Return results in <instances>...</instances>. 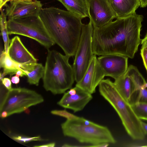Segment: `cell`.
Returning a JSON list of instances; mask_svg holds the SVG:
<instances>
[{
  "instance_id": "obj_1",
  "label": "cell",
  "mask_w": 147,
  "mask_h": 147,
  "mask_svg": "<svg viewBox=\"0 0 147 147\" xmlns=\"http://www.w3.org/2000/svg\"><path fill=\"white\" fill-rule=\"evenodd\" d=\"M143 20L136 13L116 18L106 25L94 28L92 49L94 54H118L133 58L141 42L140 32Z\"/></svg>"
},
{
  "instance_id": "obj_2",
  "label": "cell",
  "mask_w": 147,
  "mask_h": 147,
  "mask_svg": "<svg viewBox=\"0 0 147 147\" xmlns=\"http://www.w3.org/2000/svg\"><path fill=\"white\" fill-rule=\"evenodd\" d=\"M39 16L50 36L65 55L74 56L81 34L82 18L54 7L42 8Z\"/></svg>"
},
{
  "instance_id": "obj_3",
  "label": "cell",
  "mask_w": 147,
  "mask_h": 147,
  "mask_svg": "<svg viewBox=\"0 0 147 147\" xmlns=\"http://www.w3.org/2000/svg\"><path fill=\"white\" fill-rule=\"evenodd\" d=\"M70 57L55 50L48 51L42 78L46 90L59 94L72 88L75 78L73 66L69 62Z\"/></svg>"
},
{
  "instance_id": "obj_4",
  "label": "cell",
  "mask_w": 147,
  "mask_h": 147,
  "mask_svg": "<svg viewBox=\"0 0 147 147\" xmlns=\"http://www.w3.org/2000/svg\"><path fill=\"white\" fill-rule=\"evenodd\" d=\"M100 95L113 107L120 117L127 133L134 140L145 138L141 120L132 109L131 103L120 94L109 79L102 80L98 86Z\"/></svg>"
},
{
  "instance_id": "obj_5",
  "label": "cell",
  "mask_w": 147,
  "mask_h": 147,
  "mask_svg": "<svg viewBox=\"0 0 147 147\" xmlns=\"http://www.w3.org/2000/svg\"><path fill=\"white\" fill-rule=\"evenodd\" d=\"M64 135L74 138L80 143L96 147L99 144H115L116 141L106 126L95 123L83 117L67 119L61 124Z\"/></svg>"
},
{
  "instance_id": "obj_6",
  "label": "cell",
  "mask_w": 147,
  "mask_h": 147,
  "mask_svg": "<svg viewBox=\"0 0 147 147\" xmlns=\"http://www.w3.org/2000/svg\"><path fill=\"white\" fill-rule=\"evenodd\" d=\"M9 34L26 36L37 41L48 49L55 43L49 34L39 16L8 20Z\"/></svg>"
},
{
  "instance_id": "obj_7",
  "label": "cell",
  "mask_w": 147,
  "mask_h": 147,
  "mask_svg": "<svg viewBox=\"0 0 147 147\" xmlns=\"http://www.w3.org/2000/svg\"><path fill=\"white\" fill-rule=\"evenodd\" d=\"M44 101L42 96L34 90L24 88L7 90L0 105V112L6 111L8 117L21 113L29 107Z\"/></svg>"
},
{
  "instance_id": "obj_8",
  "label": "cell",
  "mask_w": 147,
  "mask_h": 147,
  "mask_svg": "<svg viewBox=\"0 0 147 147\" xmlns=\"http://www.w3.org/2000/svg\"><path fill=\"white\" fill-rule=\"evenodd\" d=\"M93 28L90 20L88 24L82 25L81 34L72 66L76 83L83 78L94 55L92 49Z\"/></svg>"
},
{
  "instance_id": "obj_9",
  "label": "cell",
  "mask_w": 147,
  "mask_h": 147,
  "mask_svg": "<svg viewBox=\"0 0 147 147\" xmlns=\"http://www.w3.org/2000/svg\"><path fill=\"white\" fill-rule=\"evenodd\" d=\"M128 57L118 54L101 55L97 58L95 76L98 86L105 76L115 80L124 74L128 68Z\"/></svg>"
},
{
  "instance_id": "obj_10",
  "label": "cell",
  "mask_w": 147,
  "mask_h": 147,
  "mask_svg": "<svg viewBox=\"0 0 147 147\" xmlns=\"http://www.w3.org/2000/svg\"><path fill=\"white\" fill-rule=\"evenodd\" d=\"M90 20L94 28H99L108 24L116 15L109 0H86Z\"/></svg>"
},
{
  "instance_id": "obj_11",
  "label": "cell",
  "mask_w": 147,
  "mask_h": 147,
  "mask_svg": "<svg viewBox=\"0 0 147 147\" xmlns=\"http://www.w3.org/2000/svg\"><path fill=\"white\" fill-rule=\"evenodd\" d=\"M42 6L37 0H13L6 5L5 14L8 20L38 16Z\"/></svg>"
},
{
  "instance_id": "obj_12",
  "label": "cell",
  "mask_w": 147,
  "mask_h": 147,
  "mask_svg": "<svg viewBox=\"0 0 147 147\" xmlns=\"http://www.w3.org/2000/svg\"><path fill=\"white\" fill-rule=\"evenodd\" d=\"M92 98V94L75 86L64 93L57 103L76 113L82 110Z\"/></svg>"
},
{
  "instance_id": "obj_13",
  "label": "cell",
  "mask_w": 147,
  "mask_h": 147,
  "mask_svg": "<svg viewBox=\"0 0 147 147\" xmlns=\"http://www.w3.org/2000/svg\"><path fill=\"white\" fill-rule=\"evenodd\" d=\"M7 54L12 60L19 65L37 62L36 59L25 47L18 36L11 40Z\"/></svg>"
},
{
  "instance_id": "obj_14",
  "label": "cell",
  "mask_w": 147,
  "mask_h": 147,
  "mask_svg": "<svg viewBox=\"0 0 147 147\" xmlns=\"http://www.w3.org/2000/svg\"><path fill=\"white\" fill-rule=\"evenodd\" d=\"M116 18L127 17L136 13L140 6L139 0H109Z\"/></svg>"
},
{
  "instance_id": "obj_15",
  "label": "cell",
  "mask_w": 147,
  "mask_h": 147,
  "mask_svg": "<svg viewBox=\"0 0 147 147\" xmlns=\"http://www.w3.org/2000/svg\"><path fill=\"white\" fill-rule=\"evenodd\" d=\"M97 58L94 54L86 73L81 80L76 83L75 86L92 94L96 92L98 86L95 80V66Z\"/></svg>"
},
{
  "instance_id": "obj_16",
  "label": "cell",
  "mask_w": 147,
  "mask_h": 147,
  "mask_svg": "<svg viewBox=\"0 0 147 147\" xmlns=\"http://www.w3.org/2000/svg\"><path fill=\"white\" fill-rule=\"evenodd\" d=\"M113 83L120 94L130 102L134 88V81L131 76L125 73L115 80Z\"/></svg>"
},
{
  "instance_id": "obj_17",
  "label": "cell",
  "mask_w": 147,
  "mask_h": 147,
  "mask_svg": "<svg viewBox=\"0 0 147 147\" xmlns=\"http://www.w3.org/2000/svg\"><path fill=\"white\" fill-rule=\"evenodd\" d=\"M20 68L26 74L28 83L38 86L40 79L44 75L45 67L42 64L34 63L19 65Z\"/></svg>"
},
{
  "instance_id": "obj_18",
  "label": "cell",
  "mask_w": 147,
  "mask_h": 147,
  "mask_svg": "<svg viewBox=\"0 0 147 147\" xmlns=\"http://www.w3.org/2000/svg\"><path fill=\"white\" fill-rule=\"evenodd\" d=\"M68 11L82 19L89 18L86 0H57Z\"/></svg>"
},
{
  "instance_id": "obj_19",
  "label": "cell",
  "mask_w": 147,
  "mask_h": 147,
  "mask_svg": "<svg viewBox=\"0 0 147 147\" xmlns=\"http://www.w3.org/2000/svg\"><path fill=\"white\" fill-rule=\"evenodd\" d=\"M0 66L1 68L3 69V73H1L0 80L2 79L7 75H12L16 74L18 70H22L19 65L12 60L4 50L1 53Z\"/></svg>"
},
{
  "instance_id": "obj_20",
  "label": "cell",
  "mask_w": 147,
  "mask_h": 147,
  "mask_svg": "<svg viewBox=\"0 0 147 147\" xmlns=\"http://www.w3.org/2000/svg\"><path fill=\"white\" fill-rule=\"evenodd\" d=\"M0 25L1 34L4 42V51L7 53L10 40L9 38L7 30L6 16L2 9L0 10Z\"/></svg>"
},
{
  "instance_id": "obj_21",
  "label": "cell",
  "mask_w": 147,
  "mask_h": 147,
  "mask_svg": "<svg viewBox=\"0 0 147 147\" xmlns=\"http://www.w3.org/2000/svg\"><path fill=\"white\" fill-rule=\"evenodd\" d=\"M131 107L138 117L141 120H147V103L134 102Z\"/></svg>"
},
{
  "instance_id": "obj_22",
  "label": "cell",
  "mask_w": 147,
  "mask_h": 147,
  "mask_svg": "<svg viewBox=\"0 0 147 147\" xmlns=\"http://www.w3.org/2000/svg\"><path fill=\"white\" fill-rule=\"evenodd\" d=\"M11 138L16 141L21 143H25L34 141L44 140L40 136L29 137L22 135L14 136Z\"/></svg>"
},
{
  "instance_id": "obj_23",
  "label": "cell",
  "mask_w": 147,
  "mask_h": 147,
  "mask_svg": "<svg viewBox=\"0 0 147 147\" xmlns=\"http://www.w3.org/2000/svg\"><path fill=\"white\" fill-rule=\"evenodd\" d=\"M51 113L54 115H57L66 118L67 119H70L77 118L78 116L72 114L66 110H52Z\"/></svg>"
},
{
  "instance_id": "obj_24",
  "label": "cell",
  "mask_w": 147,
  "mask_h": 147,
  "mask_svg": "<svg viewBox=\"0 0 147 147\" xmlns=\"http://www.w3.org/2000/svg\"><path fill=\"white\" fill-rule=\"evenodd\" d=\"M138 91L139 93L135 102L147 103V89L140 88Z\"/></svg>"
},
{
  "instance_id": "obj_25",
  "label": "cell",
  "mask_w": 147,
  "mask_h": 147,
  "mask_svg": "<svg viewBox=\"0 0 147 147\" xmlns=\"http://www.w3.org/2000/svg\"><path fill=\"white\" fill-rule=\"evenodd\" d=\"M0 80L2 84L7 90H9L12 89L11 82L9 79L8 78H4Z\"/></svg>"
},
{
  "instance_id": "obj_26",
  "label": "cell",
  "mask_w": 147,
  "mask_h": 147,
  "mask_svg": "<svg viewBox=\"0 0 147 147\" xmlns=\"http://www.w3.org/2000/svg\"><path fill=\"white\" fill-rule=\"evenodd\" d=\"M140 53L144 66L147 71V49L142 48Z\"/></svg>"
},
{
  "instance_id": "obj_27",
  "label": "cell",
  "mask_w": 147,
  "mask_h": 147,
  "mask_svg": "<svg viewBox=\"0 0 147 147\" xmlns=\"http://www.w3.org/2000/svg\"><path fill=\"white\" fill-rule=\"evenodd\" d=\"M20 76L19 75L16 74L15 76L12 77L11 79V82L15 84L19 83L20 82Z\"/></svg>"
},
{
  "instance_id": "obj_28",
  "label": "cell",
  "mask_w": 147,
  "mask_h": 147,
  "mask_svg": "<svg viewBox=\"0 0 147 147\" xmlns=\"http://www.w3.org/2000/svg\"><path fill=\"white\" fill-rule=\"evenodd\" d=\"M142 48L147 49V33L144 38L141 40Z\"/></svg>"
},
{
  "instance_id": "obj_29",
  "label": "cell",
  "mask_w": 147,
  "mask_h": 147,
  "mask_svg": "<svg viewBox=\"0 0 147 147\" xmlns=\"http://www.w3.org/2000/svg\"><path fill=\"white\" fill-rule=\"evenodd\" d=\"M55 145V143L54 142L38 146H35V147H54Z\"/></svg>"
},
{
  "instance_id": "obj_30",
  "label": "cell",
  "mask_w": 147,
  "mask_h": 147,
  "mask_svg": "<svg viewBox=\"0 0 147 147\" xmlns=\"http://www.w3.org/2000/svg\"><path fill=\"white\" fill-rule=\"evenodd\" d=\"M141 124L144 134L145 135H147V123L141 121Z\"/></svg>"
},
{
  "instance_id": "obj_31",
  "label": "cell",
  "mask_w": 147,
  "mask_h": 147,
  "mask_svg": "<svg viewBox=\"0 0 147 147\" xmlns=\"http://www.w3.org/2000/svg\"><path fill=\"white\" fill-rule=\"evenodd\" d=\"M140 7L144 8L147 6V0H139Z\"/></svg>"
},
{
  "instance_id": "obj_32",
  "label": "cell",
  "mask_w": 147,
  "mask_h": 147,
  "mask_svg": "<svg viewBox=\"0 0 147 147\" xmlns=\"http://www.w3.org/2000/svg\"><path fill=\"white\" fill-rule=\"evenodd\" d=\"M13 0H0V10L2 9V8L3 6L5 5L6 3L9 1Z\"/></svg>"
},
{
  "instance_id": "obj_33",
  "label": "cell",
  "mask_w": 147,
  "mask_h": 147,
  "mask_svg": "<svg viewBox=\"0 0 147 147\" xmlns=\"http://www.w3.org/2000/svg\"></svg>"
}]
</instances>
